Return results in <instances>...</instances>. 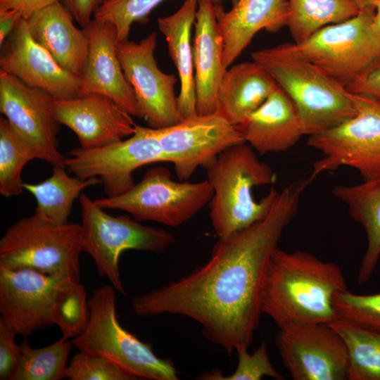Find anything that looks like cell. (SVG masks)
<instances>
[{
	"instance_id": "6da1fadb",
	"label": "cell",
	"mask_w": 380,
	"mask_h": 380,
	"mask_svg": "<svg viewBox=\"0 0 380 380\" xmlns=\"http://www.w3.org/2000/svg\"><path fill=\"white\" fill-rule=\"evenodd\" d=\"M312 182L308 177L288 184L262 220L219 238L203 265L133 298L134 313L185 316L199 323L206 338L229 355L248 350L262 314V289L269 260Z\"/></svg>"
},
{
	"instance_id": "7a4b0ae2",
	"label": "cell",
	"mask_w": 380,
	"mask_h": 380,
	"mask_svg": "<svg viewBox=\"0 0 380 380\" xmlns=\"http://www.w3.org/2000/svg\"><path fill=\"white\" fill-rule=\"evenodd\" d=\"M342 270L305 251L278 247L269 260L261 308L279 329L297 323H327L338 318L336 294L346 291Z\"/></svg>"
},
{
	"instance_id": "3957f363",
	"label": "cell",
	"mask_w": 380,
	"mask_h": 380,
	"mask_svg": "<svg viewBox=\"0 0 380 380\" xmlns=\"http://www.w3.org/2000/svg\"><path fill=\"white\" fill-rule=\"evenodd\" d=\"M206 170L213 190L209 216L219 238L246 229L267 215L279 191L272 188L257 200L253 190L274 184L276 174L258 158L249 144L242 143L227 148Z\"/></svg>"
},
{
	"instance_id": "277c9868",
	"label": "cell",
	"mask_w": 380,
	"mask_h": 380,
	"mask_svg": "<svg viewBox=\"0 0 380 380\" xmlns=\"http://www.w3.org/2000/svg\"><path fill=\"white\" fill-rule=\"evenodd\" d=\"M253 61L262 66L294 103L305 135L332 128L353 117L352 94L320 68L281 44L255 51Z\"/></svg>"
},
{
	"instance_id": "5b68a950",
	"label": "cell",
	"mask_w": 380,
	"mask_h": 380,
	"mask_svg": "<svg viewBox=\"0 0 380 380\" xmlns=\"http://www.w3.org/2000/svg\"><path fill=\"white\" fill-rule=\"evenodd\" d=\"M116 290L106 284L95 289L88 299L90 319L85 331L72 338L80 351L104 357L137 379L177 380L170 359L160 358L151 344L125 329L116 314Z\"/></svg>"
},
{
	"instance_id": "8992f818",
	"label": "cell",
	"mask_w": 380,
	"mask_h": 380,
	"mask_svg": "<svg viewBox=\"0 0 380 380\" xmlns=\"http://www.w3.org/2000/svg\"><path fill=\"white\" fill-rule=\"evenodd\" d=\"M81 224H56L35 212L6 230L0 240V267L30 269L80 281Z\"/></svg>"
},
{
	"instance_id": "52a82bcc",
	"label": "cell",
	"mask_w": 380,
	"mask_h": 380,
	"mask_svg": "<svg viewBox=\"0 0 380 380\" xmlns=\"http://www.w3.org/2000/svg\"><path fill=\"white\" fill-rule=\"evenodd\" d=\"M80 203L83 251L93 258L98 274L107 277L123 295L126 292L119 269L121 254L130 249L160 254L175 241L165 229L144 226L126 215L107 214L86 194L80 196Z\"/></svg>"
},
{
	"instance_id": "ba28073f",
	"label": "cell",
	"mask_w": 380,
	"mask_h": 380,
	"mask_svg": "<svg viewBox=\"0 0 380 380\" xmlns=\"http://www.w3.org/2000/svg\"><path fill=\"white\" fill-rule=\"evenodd\" d=\"M375 8L362 10L341 23L327 25L299 43H285L345 87L380 58Z\"/></svg>"
},
{
	"instance_id": "9c48e42d",
	"label": "cell",
	"mask_w": 380,
	"mask_h": 380,
	"mask_svg": "<svg viewBox=\"0 0 380 380\" xmlns=\"http://www.w3.org/2000/svg\"><path fill=\"white\" fill-rule=\"evenodd\" d=\"M213 195L208 179L198 182H175L164 167L148 169L129 191L114 197L94 200L103 209L129 213L138 221H152L178 227L191 220Z\"/></svg>"
},
{
	"instance_id": "30bf717a",
	"label": "cell",
	"mask_w": 380,
	"mask_h": 380,
	"mask_svg": "<svg viewBox=\"0 0 380 380\" xmlns=\"http://www.w3.org/2000/svg\"><path fill=\"white\" fill-rule=\"evenodd\" d=\"M352 96L357 110L353 117L309 137L308 146L322 153L313 164V180L343 166L357 170L364 180L380 176V101Z\"/></svg>"
},
{
	"instance_id": "8fae6325",
	"label": "cell",
	"mask_w": 380,
	"mask_h": 380,
	"mask_svg": "<svg viewBox=\"0 0 380 380\" xmlns=\"http://www.w3.org/2000/svg\"><path fill=\"white\" fill-rule=\"evenodd\" d=\"M158 162L167 160L153 129L137 125L129 138L97 148H75L64 157L63 163L81 179L100 177L106 196L114 197L135 184V170Z\"/></svg>"
},
{
	"instance_id": "7c38bea8",
	"label": "cell",
	"mask_w": 380,
	"mask_h": 380,
	"mask_svg": "<svg viewBox=\"0 0 380 380\" xmlns=\"http://www.w3.org/2000/svg\"><path fill=\"white\" fill-rule=\"evenodd\" d=\"M276 345L294 380L348 379V349L329 324L297 323L281 328Z\"/></svg>"
},
{
	"instance_id": "4fadbf2b",
	"label": "cell",
	"mask_w": 380,
	"mask_h": 380,
	"mask_svg": "<svg viewBox=\"0 0 380 380\" xmlns=\"http://www.w3.org/2000/svg\"><path fill=\"white\" fill-rule=\"evenodd\" d=\"M153 129L167 162L186 181L199 167H208L227 148L246 143L236 125L217 113L194 115L163 128Z\"/></svg>"
},
{
	"instance_id": "5bb4252c",
	"label": "cell",
	"mask_w": 380,
	"mask_h": 380,
	"mask_svg": "<svg viewBox=\"0 0 380 380\" xmlns=\"http://www.w3.org/2000/svg\"><path fill=\"white\" fill-rule=\"evenodd\" d=\"M157 33L151 32L139 42L126 40L117 44V54L125 77L132 87L140 118L151 128L160 129L180 120L174 75L158 67L154 57Z\"/></svg>"
},
{
	"instance_id": "9a60e30c",
	"label": "cell",
	"mask_w": 380,
	"mask_h": 380,
	"mask_svg": "<svg viewBox=\"0 0 380 380\" xmlns=\"http://www.w3.org/2000/svg\"><path fill=\"white\" fill-rule=\"evenodd\" d=\"M54 99L0 70V111L13 129L39 151L41 160L65 166L58 134L61 124L53 111Z\"/></svg>"
},
{
	"instance_id": "2e32d148",
	"label": "cell",
	"mask_w": 380,
	"mask_h": 380,
	"mask_svg": "<svg viewBox=\"0 0 380 380\" xmlns=\"http://www.w3.org/2000/svg\"><path fill=\"white\" fill-rule=\"evenodd\" d=\"M69 279L30 269L0 267V319L23 336L53 324L56 296Z\"/></svg>"
},
{
	"instance_id": "e0dca14e",
	"label": "cell",
	"mask_w": 380,
	"mask_h": 380,
	"mask_svg": "<svg viewBox=\"0 0 380 380\" xmlns=\"http://www.w3.org/2000/svg\"><path fill=\"white\" fill-rule=\"evenodd\" d=\"M0 68L25 84L49 93L55 100L72 99L80 94L81 79L62 68L33 39L24 18L1 46Z\"/></svg>"
},
{
	"instance_id": "ac0fdd59",
	"label": "cell",
	"mask_w": 380,
	"mask_h": 380,
	"mask_svg": "<svg viewBox=\"0 0 380 380\" xmlns=\"http://www.w3.org/2000/svg\"><path fill=\"white\" fill-rule=\"evenodd\" d=\"M53 111L61 125L77 135L85 149L103 147L134 134L137 124L109 97L96 93L72 99L54 100Z\"/></svg>"
},
{
	"instance_id": "d6986e66",
	"label": "cell",
	"mask_w": 380,
	"mask_h": 380,
	"mask_svg": "<svg viewBox=\"0 0 380 380\" xmlns=\"http://www.w3.org/2000/svg\"><path fill=\"white\" fill-rule=\"evenodd\" d=\"M84 29L89 37V49L80 95H105L132 116L140 118L134 90L117 54L118 40L115 26L108 21L93 18Z\"/></svg>"
},
{
	"instance_id": "ffe728a7",
	"label": "cell",
	"mask_w": 380,
	"mask_h": 380,
	"mask_svg": "<svg viewBox=\"0 0 380 380\" xmlns=\"http://www.w3.org/2000/svg\"><path fill=\"white\" fill-rule=\"evenodd\" d=\"M192 43L196 106L198 115L216 113L220 84L227 70L222 60L223 41L216 5L198 0Z\"/></svg>"
},
{
	"instance_id": "44dd1931",
	"label": "cell",
	"mask_w": 380,
	"mask_h": 380,
	"mask_svg": "<svg viewBox=\"0 0 380 380\" xmlns=\"http://www.w3.org/2000/svg\"><path fill=\"white\" fill-rule=\"evenodd\" d=\"M232 3L229 11H225L222 4L216 5L226 69L259 31L277 32L286 25L289 16L288 0H232Z\"/></svg>"
},
{
	"instance_id": "7402d4cb",
	"label": "cell",
	"mask_w": 380,
	"mask_h": 380,
	"mask_svg": "<svg viewBox=\"0 0 380 380\" xmlns=\"http://www.w3.org/2000/svg\"><path fill=\"white\" fill-rule=\"evenodd\" d=\"M236 126L246 143L261 155L286 151L305 135L294 103L278 84L265 101Z\"/></svg>"
},
{
	"instance_id": "603a6c76",
	"label": "cell",
	"mask_w": 380,
	"mask_h": 380,
	"mask_svg": "<svg viewBox=\"0 0 380 380\" xmlns=\"http://www.w3.org/2000/svg\"><path fill=\"white\" fill-rule=\"evenodd\" d=\"M74 18L61 2L34 13L27 22L33 39L44 47L68 72L83 75L89 49V40L84 28L73 23Z\"/></svg>"
},
{
	"instance_id": "cb8c5ba5",
	"label": "cell",
	"mask_w": 380,
	"mask_h": 380,
	"mask_svg": "<svg viewBox=\"0 0 380 380\" xmlns=\"http://www.w3.org/2000/svg\"><path fill=\"white\" fill-rule=\"evenodd\" d=\"M277 86L259 63L244 62L227 68L218 94L216 113L234 125L243 122Z\"/></svg>"
},
{
	"instance_id": "d4e9b609",
	"label": "cell",
	"mask_w": 380,
	"mask_h": 380,
	"mask_svg": "<svg viewBox=\"0 0 380 380\" xmlns=\"http://www.w3.org/2000/svg\"><path fill=\"white\" fill-rule=\"evenodd\" d=\"M197 8L198 0H185L175 13L158 19V29L165 36L169 55L179 74L180 91L177 101L182 120L197 114L191 42Z\"/></svg>"
},
{
	"instance_id": "484cf974",
	"label": "cell",
	"mask_w": 380,
	"mask_h": 380,
	"mask_svg": "<svg viewBox=\"0 0 380 380\" xmlns=\"http://www.w3.org/2000/svg\"><path fill=\"white\" fill-rule=\"evenodd\" d=\"M332 194L347 206L350 216L367 234V246L357 274L358 284H365L380 258V176L358 184L337 185Z\"/></svg>"
},
{
	"instance_id": "4316f807",
	"label": "cell",
	"mask_w": 380,
	"mask_h": 380,
	"mask_svg": "<svg viewBox=\"0 0 380 380\" xmlns=\"http://www.w3.org/2000/svg\"><path fill=\"white\" fill-rule=\"evenodd\" d=\"M65 169V166H54L51 175L46 180L37 184L24 183V189L36 199L34 211L58 224L68 222L73 202L83 189L102 183L97 177H72Z\"/></svg>"
},
{
	"instance_id": "83f0119b",
	"label": "cell",
	"mask_w": 380,
	"mask_h": 380,
	"mask_svg": "<svg viewBox=\"0 0 380 380\" xmlns=\"http://www.w3.org/2000/svg\"><path fill=\"white\" fill-rule=\"evenodd\" d=\"M329 324L344 340L348 380H380V331L338 317Z\"/></svg>"
},
{
	"instance_id": "f1b7e54d",
	"label": "cell",
	"mask_w": 380,
	"mask_h": 380,
	"mask_svg": "<svg viewBox=\"0 0 380 380\" xmlns=\"http://www.w3.org/2000/svg\"><path fill=\"white\" fill-rule=\"evenodd\" d=\"M286 25L295 43L301 42L321 28L347 20L360 13L351 0H288Z\"/></svg>"
},
{
	"instance_id": "f546056e",
	"label": "cell",
	"mask_w": 380,
	"mask_h": 380,
	"mask_svg": "<svg viewBox=\"0 0 380 380\" xmlns=\"http://www.w3.org/2000/svg\"><path fill=\"white\" fill-rule=\"evenodd\" d=\"M33 159L41 160L39 151L13 129L6 118L1 117L0 193L4 197L23 193L22 170Z\"/></svg>"
},
{
	"instance_id": "4dcf8cb0",
	"label": "cell",
	"mask_w": 380,
	"mask_h": 380,
	"mask_svg": "<svg viewBox=\"0 0 380 380\" xmlns=\"http://www.w3.org/2000/svg\"><path fill=\"white\" fill-rule=\"evenodd\" d=\"M9 380H61L65 378L72 341L61 338L42 348H32L26 340Z\"/></svg>"
},
{
	"instance_id": "1f68e13d",
	"label": "cell",
	"mask_w": 380,
	"mask_h": 380,
	"mask_svg": "<svg viewBox=\"0 0 380 380\" xmlns=\"http://www.w3.org/2000/svg\"><path fill=\"white\" fill-rule=\"evenodd\" d=\"M90 309L84 286L80 281L66 280L59 288L52 312L53 323L62 333V337L74 338L87 329Z\"/></svg>"
},
{
	"instance_id": "d6a6232c",
	"label": "cell",
	"mask_w": 380,
	"mask_h": 380,
	"mask_svg": "<svg viewBox=\"0 0 380 380\" xmlns=\"http://www.w3.org/2000/svg\"><path fill=\"white\" fill-rule=\"evenodd\" d=\"M164 0H108L94 13V18L111 23L115 27L118 42L128 40L134 23H144L151 11ZM215 5L223 0H210Z\"/></svg>"
},
{
	"instance_id": "836d02e7",
	"label": "cell",
	"mask_w": 380,
	"mask_h": 380,
	"mask_svg": "<svg viewBox=\"0 0 380 380\" xmlns=\"http://www.w3.org/2000/svg\"><path fill=\"white\" fill-rule=\"evenodd\" d=\"M238 357L237 367L235 371L228 375L216 369L203 373L197 378L201 380H260L264 376H269L276 380H283L284 376L279 373L272 364L265 341H262L257 349L252 353L248 350L236 351Z\"/></svg>"
},
{
	"instance_id": "e575fe53",
	"label": "cell",
	"mask_w": 380,
	"mask_h": 380,
	"mask_svg": "<svg viewBox=\"0 0 380 380\" xmlns=\"http://www.w3.org/2000/svg\"><path fill=\"white\" fill-rule=\"evenodd\" d=\"M334 305L339 317L380 331V293L361 295L346 290L335 295Z\"/></svg>"
},
{
	"instance_id": "d590c367",
	"label": "cell",
	"mask_w": 380,
	"mask_h": 380,
	"mask_svg": "<svg viewBox=\"0 0 380 380\" xmlns=\"http://www.w3.org/2000/svg\"><path fill=\"white\" fill-rule=\"evenodd\" d=\"M65 378L70 380H136L108 359L80 350L67 366Z\"/></svg>"
},
{
	"instance_id": "8d00e7d4",
	"label": "cell",
	"mask_w": 380,
	"mask_h": 380,
	"mask_svg": "<svg viewBox=\"0 0 380 380\" xmlns=\"http://www.w3.org/2000/svg\"><path fill=\"white\" fill-rule=\"evenodd\" d=\"M16 332L0 319V379H9L15 369L20 345L15 342Z\"/></svg>"
},
{
	"instance_id": "74e56055",
	"label": "cell",
	"mask_w": 380,
	"mask_h": 380,
	"mask_svg": "<svg viewBox=\"0 0 380 380\" xmlns=\"http://www.w3.org/2000/svg\"><path fill=\"white\" fill-rule=\"evenodd\" d=\"M346 88L352 94L367 96L380 101V58L346 85Z\"/></svg>"
},
{
	"instance_id": "f35d334b",
	"label": "cell",
	"mask_w": 380,
	"mask_h": 380,
	"mask_svg": "<svg viewBox=\"0 0 380 380\" xmlns=\"http://www.w3.org/2000/svg\"><path fill=\"white\" fill-rule=\"evenodd\" d=\"M108 0H61L74 20L85 28L93 20L95 12Z\"/></svg>"
},
{
	"instance_id": "ab89813d",
	"label": "cell",
	"mask_w": 380,
	"mask_h": 380,
	"mask_svg": "<svg viewBox=\"0 0 380 380\" xmlns=\"http://www.w3.org/2000/svg\"><path fill=\"white\" fill-rule=\"evenodd\" d=\"M61 0H0V9L18 11L24 19H28L34 13Z\"/></svg>"
},
{
	"instance_id": "60d3db41",
	"label": "cell",
	"mask_w": 380,
	"mask_h": 380,
	"mask_svg": "<svg viewBox=\"0 0 380 380\" xmlns=\"http://www.w3.org/2000/svg\"><path fill=\"white\" fill-rule=\"evenodd\" d=\"M22 14L15 9H0V46L22 20Z\"/></svg>"
},
{
	"instance_id": "b9f144b4",
	"label": "cell",
	"mask_w": 380,
	"mask_h": 380,
	"mask_svg": "<svg viewBox=\"0 0 380 380\" xmlns=\"http://www.w3.org/2000/svg\"><path fill=\"white\" fill-rule=\"evenodd\" d=\"M360 9V11L375 8L374 2L379 0H351Z\"/></svg>"
},
{
	"instance_id": "7bdbcfd3",
	"label": "cell",
	"mask_w": 380,
	"mask_h": 380,
	"mask_svg": "<svg viewBox=\"0 0 380 380\" xmlns=\"http://www.w3.org/2000/svg\"><path fill=\"white\" fill-rule=\"evenodd\" d=\"M375 13L374 23L377 33L380 37V0L374 2Z\"/></svg>"
}]
</instances>
